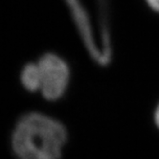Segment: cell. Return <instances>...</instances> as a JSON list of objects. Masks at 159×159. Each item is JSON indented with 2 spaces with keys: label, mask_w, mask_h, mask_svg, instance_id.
I'll return each mask as SVG.
<instances>
[{
  "label": "cell",
  "mask_w": 159,
  "mask_h": 159,
  "mask_svg": "<svg viewBox=\"0 0 159 159\" xmlns=\"http://www.w3.org/2000/svg\"><path fill=\"white\" fill-rule=\"evenodd\" d=\"M67 140L63 125L40 112L21 116L11 136V146L17 159H61Z\"/></svg>",
  "instance_id": "6da1fadb"
},
{
  "label": "cell",
  "mask_w": 159,
  "mask_h": 159,
  "mask_svg": "<svg viewBox=\"0 0 159 159\" xmlns=\"http://www.w3.org/2000/svg\"><path fill=\"white\" fill-rule=\"evenodd\" d=\"M40 72V90L48 101L61 98L69 84L70 69L67 63L56 54L47 53L38 61Z\"/></svg>",
  "instance_id": "7a4b0ae2"
},
{
  "label": "cell",
  "mask_w": 159,
  "mask_h": 159,
  "mask_svg": "<svg viewBox=\"0 0 159 159\" xmlns=\"http://www.w3.org/2000/svg\"><path fill=\"white\" fill-rule=\"evenodd\" d=\"M20 82L29 92H37L40 90V72L38 62L27 63L20 73Z\"/></svg>",
  "instance_id": "3957f363"
},
{
  "label": "cell",
  "mask_w": 159,
  "mask_h": 159,
  "mask_svg": "<svg viewBox=\"0 0 159 159\" xmlns=\"http://www.w3.org/2000/svg\"><path fill=\"white\" fill-rule=\"evenodd\" d=\"M148 5H149L153 11L159 13V0H146Z\"/></svg>",
  "instance_id": "277c9868"
},
{
  "label": "cell",
  "mask_w": 159,
  "mask_h": 159,
  "mask_svg": "<svg viewBox=\"0 0 159 159\" xmlns=\"http://www.w3.org/2000/svg\"><path fill=\"white\" fill-rule=\"evenodd\" d=\"M154 121H155L157 128L159 129V104L156 107V109H155V112H154Z\"/></svg>",
  "instance_id": "5b68a950"
}]
</instances>
